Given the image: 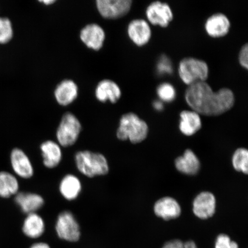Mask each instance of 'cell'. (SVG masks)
Listing matches in <instances>:
<instances>
[{
    "label": "cell",
    "instance_id": "1",
    "mask_svg": "<svg viewBox=\"0 0 248 248\" xmlns=\"http://www.w3.org/2000/svg\"><path fill=\"white\" fill-rule=\"evenodd\" d=\"M185 100L192 110L202 115H221L233 107L235 97L228 88L214 92L206 82H198L188 86L185 93Z\"/></svg>",
    "mask_w": 248,
    "mask_h": 248
},
{
    "label": "cell",
    "instance_id": "2",
    "mask_svg": "<svg viewBox=\"0 0 248 248\" xmlns=\"http://www.w3.org/2000/svg\"><path fill=\"white\" fill-rule=\"evenodd\" d=\"M148 126L144 120L133 113L124 114L120 121L119 128L117 131L118 139L129 141L133 144L140 143L147 138Z\"/></svg>",
    "mask_w": 248,
    "mask_h": 248
},
{
    "label": "cell",
    "instance_id": "3",
    "mask_svg": "<svg viewBox=\"0 0 248 248\" xmlns=\"http://www.w3.org/2000/svg\"><path fill=\"white\" fill-rule=\"evenodd\" d=\"M75 160L78 169L88 177L106 175L108 172L107 160L101 154L80 151L76 154Z\"/></svg>",
    "mask_w": 248,
    "mask_h": 248
},
{
    "label": "cell",
    "instance_id": "4",
    "mask_svg": "<svg viewBox=\"0 0 248 248\" xmlns=\"http://www.w3.org/2000/svg\"><path fill=\"white\" fill-rule=\"evenodd\" d=\"M209 72L208 65L206 62L197 58H185L179 64V76L188 86L198 82H206Z\"/></svg>",
    "mask_w": 248,
    "mask_h": 248
},
{
    "label": "cell",
    "instance_id": "5",
    "mask_svg": "<svg viewBox=\"0 0 248 248\" xmlns=\"http://www.w3.org/2000/svg\"><path fill=\"white\" fill-rule=\"evenodd\" d=\"M81 129L79 121L73 114H65L57 132L59 143L64 147L74 145L78 139Z\"/></svg>",
    "mask_w": 248,
    "mask_h": 248
},
{
    "label": "cell",
    "instance_id": "6",
    "mask_svg": "<svg viewBox=\"0 0 248 248\" xmlns=\"http://www.w3.org/2000/svg\"><path fill=\"white\" fill-rule=\"evenodd\" d=\"M55 230L58 237L68 243H77L81 236L78 223L73 214L68 211L59 215Z\"/></svg>",
    "mask_w": 248,
    "mask_h": 248
},
{
    "label": "cell",
    "instance_id": "7",
    "mask_svg": "<svg viewBox=\"0 0 248 248\" xmlns=\"http://www.w3.org/2000/svg\"><path fill=\"white\" fill-rule=\"evenodd\" d=\"M147 19L154 26L166 28L173 20L171 8L168 4L155 1L149 5L145 11Z\"/></svg>",
    "mask_w": 248,
    "mask_h": 248
},
{
    "label": "cell",
    "instance_id": "8",
    "mask_svg": "<svg viewBox=\"0 0 248 248\" xmlns=\"http://www.w3.org/2000/svg\"><path fill=\"white\" fill-rule=\"evenodd\" d=\"M99 12L105 18L115 19L125 16L131 9V0H98Z\"/></svg>",
    "mask_w": 248,
    "mask_h": 248
},
{
    "label": "cell",
    "instance_id": "9",
    "mask_svg": "<svg viewBox=\"0 0 248 248\" xmlns=\"http://www.w3.org/2000/svg\"><path fill=\"white\" fill-rule=\"evenodd\" d=\"M9 159L11 168L16 175L23 179L32 177L33 175L32 164L23 150L18 148L12 149Z\"/></svg>",
    "mask_w": 248,
    "mask_h": 248
},
{
    "label": "cell",
    "instance_id": "10",
    "mask_svg": "<svg viewBox=\"0 0 248 248\" xmlns=\"http://www.w3.org/2000/svg\"><path fill=\"white\" fill-rule=\"evenodd\" d=\"M216 209V198L210 192H202L194 200L193 212L198 218L201 219L211 218L215 215Z\"/></svg>",
    "mask_w": 248,
    "mask_h": 248
},
{
    "label": "cell",
    "instance_id": "11",
    "mask_svg": "<svg viewBox=\"0 0 248 248\" xmlns=\"http://www.w3.org/2000/svg\"><path fill=\"white\" fill-rule=\"evenodd\" d=\"M230 29V20L225 15L221 13L211 16L204 24L206 33L212 38H222L227 35Z\"/></svg>",
    "mask_w": 248,
    "mask_h": 248
},
{
    "label": "cell",
    "instance_id": "12",
    "mask_svg": "<svg viewBox=\"0 0 248 248\" xmlns=\"http://www.w3.org/2000/svg\"><path fill=\"white\" fill-rule=\"evenodd\" d=\"M128 34L130 39L139 46L146 45L150 42L152 31L149 23L143 19H135L129 24Z\"/></svg>",
    "mask_w": 248,
    "mask_h": 248
},
{
    "label": "cell",
    "instance_id": "13",
    "mask_svg": "<svg viewBox=\"0 0 248 248\" xmlns=\"http://www.w3.org/2000/svg\"><path fill=\"white\" fill-rule=\"evenodd\" d=\"M154 209L156 216L166 221L177 218L181 214V207L178 202L169 197H163L156 201Z\"/></svg>",
    "mask_w": 248,
    "mask_h": 248
},
{
    "label": "cell",
    "instance_id": "14",
    "mask_svg": "<svg viewBox=\"0 0 248 248\" xmlns=\"http://www.w3.org/2000/svg\"><path fill=\"white\" fill-rule=\"evenodd\" d=\"M14 201L21 210L27 215L35 213L42 208L45 203L43 198L38 194L19 191L15 195Z\"/></svg>",
    "mask_w": 248,
    "mask_h": 248
},
{
    "label": "cell",
    "instance_id": "15",
    "mask_svg": "<svg viewBox=\"0 0 248 248\" xmlns=\"http://www.w3.org/2000/svg\"><path fill=\"white\" fill-rule=\"evenodd\" d=\"M80 39L89 48L98 50L104 42V31L100 26L95 24H89L83 28L80 35Z\"/></svg>",
    "mask_w": 248,
    "mask_h": 248
},
{
    "label": "cell",
    "instance_id": "16",
    "mask_svg": "<svg viewBox=\"0 0 248 248\" xmlns=\"http://www.w3.org/2000/svg\"><path fill=\"white\" fill-rule=\"evenodd\" d=\"M175 165L178 171L187 175H196L201 167L197 155L189 149L185 151L182 156L176 158Z\"/></svg>",
    "mask_w": 248,
    "mask_h": 248
},
{
    "label": "cell",
    "instance_id": "17",
    "mask_svg": "<svg viewBox=\"0 0 248 248\" xmlns=\"http://www.w3.org/2000/svg\"><path fill=\"white\" fill-rule=\"evenodd\" d=\"M179 129L184 135L193 136L202 128L199 114L193 110H184L180 114Z\"/></svg>",
    "mask_w": 248,
    "mask_h": 248
},
{
    "label": "cell",
    "instance_id": "18",
    "mask_svg": "<svg viewBox=\"0 0 248 248\" xmlns=\"http://www.w3.org/2000/svg\"><path fill=\"white\" fill-rule=\"evenodd\" d=\"M22 232L30 239H37L42 237L45 232L44 220L36 213L29 214L24 219Z\"/></svg>",
    "mask_w": 248,
    "mask_h": 248
},
{
    "label": "cell",
    "instance_id": "19",
    "mask_svg": "<svg viewBox=\"0 0 248 248\" xmlns=\"http://www.w3.org/2000/svg\"><path fill=\"white\" fill-rule=\"evenodd\" d=\"M95 95L101 102L109 101L116 103L122 95L119 86L112 80L105 79L98 83L95 90Z\"/></svg>",
    "mask_w": 248,
    "mask_h": 248
},
{
    "label": "cell",
    "instance_id": "20",
    "mask_svg": "<svg viewBox=\"0 0 248 248\" xmlns=\"http://www.w3.org/2000/svg\"><path fill=\"white\" fill-rule=\"evenodd\" d=\"M43 163L48 169H53L59 165L62 157L61 148L52 141H46L41 145Z\"/></svg>",
    "mask_w": 248,
    "mask_h": 248
},
{
    "label": "cell",
    "instance_id": "21",
    "mask_svg": "<svg viewBox=\"0 0 248 248\" xmlns=\"http://www.w3.org/2000/svg\"><path fill=\"white\" fill-rule=\"evenodd\" d=\"M78 86L71 80H65L57 86L55 91L56 100L63 106L69 105L78 96Z\"/></svg>",
    "mask_w": 248,
    "mask_h": 248
},
{
    "label": "cell",
    "instance_id": "22",
    "mask_svg": "<svg viewBox=\"0 0 248 248\" xmlns=\"http://www.w3.org/2000/svg\"><path fill=\"white\" fill-rule=\"evenodd\" d=\"M20 185L16 177L8 170L0 171V198L7 200L19 191Z\"/></svg>",
    "mask_w": 248,
    "mask_h": 248
},
{
    "label": "cell",
    "instance_id": "23",
    "mask_svg": "<svg viewBox=\"0 0 248 248\" xmlns=\"http://www.w3.org/2000/svg\"><path fill=\"white\" fill-rule=\"evenodd\" d=\"M82 186L79 179L73 175H67L62 180L60 190L63 197L69 201L76 199L78 197Z\"/></svg>",
    "mask_w": 248,
    "mask_h": 248
},
{
    "label": "cell",
    "instance_id": "24",
    "mask_svg": "<svg viewBox=\"0 0 248 248\" xmlns=\"http://www.w3.org/2000/svg\"><path fill=\"white\" fill-rule=\"evenodd\" d=\"M234 169L238 172L247 175L248 172V151L246 148H238L234 152L232 157Z\"/></svg>",
    "mask_w": 248,
    "mask_h": 248
},
{
    "label": "cell",
    "instance_id": "25",
    "mask_svg": "<svg viewBox=\"0 0 248 248\" xmlns=\"http://www.w3.org/2000/svg\"><path fill=\"white\" fill-rule=\"evenodd\" d=\"M157 94L161 101L170 102L175 100L176 93L174 87L169 83H163L157 87Z\"/></svg>",
    "mask_w": 248,
    "mask_h": 248
},
{
    "label": "cell",
    "instance_id": "26",
    "mask_svg": "<svg viewBox=\"0 0 248 248\" xmlns=\"http://www.w3.org/2000/svg\"><path fill=\"white\" fill-rule=\"evenodd\" d=\"M13 37L11 21L8 18L0 17V44H5Z\"/></svg>",
    "mask_w": 248,
    "mask_h": 248
},
{
    "label": "cell",
    "instance_id": "27",
    "mask_svg": "<svg viewBox=\"0 0 248 248\" xmlns=\"http://www.w3.org/2000/svg\"><path fill=\"white\" fill-rule=\"evenodd\" d=\"M215 248H238V246L228 235L221 234L217 237Z\"/></svg>",
    "mask_w": 248,
    "mask_h": 248
},
{
    "label": "cell",
    "instance_id": "28",
    "mask_svg": "<svg viewBox=\"0 0 248 248\" xmlns=\"http://www.w3.org/2000/svg\"><path fill=\"white\" fill-rule=\"evenodd\" d=\"M157 70L160 74H170L172 73L171 62L166 56H162L159 59L157 64Z\"/></svg>",
    "mask_w": 248,
    "mask_h": 248
},
{
    "label": "cell",
    "instance_id": "29",
    "mask_svg": "<svg viewBox=\"0 0 248 248\" xmlns=\"http://www.w3.org/2000/svg\"><path fill=\"white\" fill-rule=\"evenodd\" d=\"M162 248H198L193 241H186L185 243L179 240H170L164 245Z\"/></svg>",
    "mask_w": 248,
    "mask_h": 248
},
{
    "label": "cell",
    "instance_id": "30",
    "mask_svg": "<svg viewBox=\"0 0 248 248\" xmlns=\"http://www.w3.org/2000/svg\"><path fill=\"white\" fill-rule=\"evenodd\" d=\"M239 62L241 66L248 70V45H244L239 53Z\"/></svg>",
    "mask_w": 248,
    "mask_h": 248
},
{
    "label": "cell",
    "instance_id": "31",
    "mask_svg": "<svg viewBox=\"0 0 248 248\" xmlns=\"http://www.w3.org/2000/svg\"><path fill=\"white\" fill-rule=\"evenodd\" d=\"M29 248H51L48 243L45 242H37L31 245Z\"/></svg>",
    "mask_w": 248,
    "mask_h": 248
},
{
    "label": "cell",
    "instance_id": "32",
    "mask_svg": "<svg viewBox=\"0 0 248 248\" xmlns=\"http://www.w3.org/2000/svg\"><path fill=\"white\" fill-rule=\"evenodd\" d=\"M154 107L156 110H162L163 108V105L162 101H156L155 102L154 104Z\"/></svg>",
    "mask_w": 248,
    "mask_h": 248
},
{
    "label": "cell",
    "instance_id": "33",
    "mask_svg": "<svg viewBox=\"0 0 248 248\" xmlns=\"http://www.w3.org/2000/svg\"><path fill=\"white\" fill-rule=\"evenodd\" d=\"M40 2H42L46 5H49L53 4V3L55 2V1H54V0H45V1H40Z\"/></svg>",
    "mask_w": 248,
    "mask_h": 248
}]
</instances>
